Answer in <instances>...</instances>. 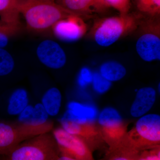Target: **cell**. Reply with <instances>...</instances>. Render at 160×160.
I'll return each mask as SVG.
<instances>
[{
	"mask_svg": "<svg viewBox=\"0 0 160 160\" xmlns=\"http://www.w3.org/2000/svg\"><path fill=\"white\" fill-rule=\"evenodd\" d=\"M17 6L20 14L22 15L26 21L27 29L36 33L52 30L59 21L78 14L55 0H17Z\"/></svg>",
	"mask_w": 160,
	"mask_h": 160,
	"instance_id": "6da1fadb",
	"label": "cell"
},
{
	"mask_svg": "<svg viewBox=\"0 0 160 160\" xmlns=\"http://www.w3.org/2000/svg\"><path fill=\"white\" fill-rule=\"evenodd\" d=\"M53 127V122L49 120L39 122H0V156L6 155L26 140L49 132Z\"/></svg>",
	"mask_w": 160,
	"mask_h": 160,
	"instance_id": "7a4b0ae2",
	"label": "cell"
},
{
	"mask_svg": "<svg viewBox=\"0 0 160 160\" xmlns=\"http://www.w3.org/2000/svg\"><path fill=\"white\" fill-rule=\"evenodd\" d=\"M137 18L129 13L101 19L95 24L92 36L98 45L107 47L137 28Z\"/></svg>",
	"mask_w": 160,
	"mask_h": 160,
	"instance_id": "3957f363",
	"label": "cell"
},
{
	"mask_svg": "<svg viewBox=\"0 0 160 160\" xmlns=\"http://www.w3.org/2000/svg\"><path fill=\"white\" fill-rule=\"evenodd\" d=\"M59 154L53 135L48 132L20 143L5 156L4 160H52Z\"/></svg>",
	"mask_w": 160,
	"mask_h": 160,
	"instance_id": "277c9868",
	"label": "cell"
},
{
	"mask_svg": "<svg viewBox=\"0 0 160 160\" xmlns=\"http://www.w3.org/2000/svg\"><path fill=\"white\" fill-rule=\"evenodd\" d=\"M136 43L138 55L144 61L151 62L160 59L159 21L149 20L141 26Z\"/></svg>",
	"mask_w": 160,
	"mask_h": 160,
	"instance_id": "5b68a950",
	"label": "cell"
},
{
	"mask_svg": "<svg viewBox=\"0 0 160 160\" xmlns=\"http://www.w3.org/2000/svg\"><path fill=\"white\" fill-rule=\"evenodd\" d=\"M52 134L60 154L77 160H94L91 150L82 138L62 128L53 129Z\"/></svg>",
	"mask_w": 160,
	"mask_h": 160,
	"instance_id": "8992f818",
	"label": "cell"
},
{
	"mask_svg": "<svg viewBox=\"0 0 160 160\" xmlns=\"http://www.w3.org/2000/svg\"><path fill=\"white\" fill-rule=\"evenodd\" d=\"M136 131L139 139L133 146L138 151L158 147L160 142V116L157 114L144 115L138 120Z\"/></svg>",
	"mask_w": 160,
	"mask_h": 160,
	"instance_id": "52a82bcc",
	"label": "cell"
},
{
	"mask_svg": "<svg viewBox=\"0 0 160 160\" xmlns=\"http://www.w3.org/2000/svg\"><path fill=\"white\" fill-rule=\"evenodd\" d=\"M99 124L105 134L110 146V152L122 148L124 145L122 138L124 126L119 112L112 107L103 109L98 117Z\"/></svg>",
	"mask_w": 160,
	"mask_h": 160,
	"instance_id": "ba28073f",
	"label": "cell"
},
{
	"mask_svg": "<svg viewBox=\"0 0 160 160\" xmlns=\"http://www.w3.org/2000/svg\"><path fill=\"white\" fill-rule=\"evenodd\" d=\"M52 30L55 36L60 39L73 42L86 34L87 27L80 15L74 14L59 21Z\"/></svg>",
	"mask_w": 160,
	"mask_h": 160,
	"instance_id": "9c48e42d",
	"label": "cell"
},
{
	"mask_svg": "<svg viewBox=\"0 0 160 160\" xmlns=\"http://www.w3.org/2000/svg\"><path fill=\"white\" fill-rule=\"evenodd\" d=\"M36 53L41 62L51 69H60L66 62L65 51L58 43L52 40H44L40 43Z\"/></svg>",
	"mask_w": 160,
	"mask_h": 160,
	"instance_id": "30bf717a",
	"label": "cell"
},
{
	"mask_svg": "<svg viewBox=\"0 0 160 160\" xmlns=\"http://www.w3.org/2000/svg\"><path fill=\"white\" fill-rule=\"evenodd\" d=\"M92 123L87 120L78 118L71 115L69 118L62 120L61 124L62 128L65 131L83 139L91 151L90 136L94 134L95 132Z\"/></svg>",
	"mask_w": 160,
	"mask_h": 160,
	"instance_id": "8fae6325",
	"label": "cell"
},
{
	"mask_svg": "<svg viewBox=\"0 0 160 160\" xmlns=\"http://www.w3.org/2000/svg\"><path fill=\"white\" fill-rule=\"evenodd\" d=\"M156 98V92L152 87H143L139 89L130 108L132 116L139 118L146 114L154 105Z\"/></svg>",
	"mask_w": 160,
	"mask_h": 160,
	"instance_id": "7c38bea8",
	"label": "cell"
},
{
	"mask_svg": "<svg viewBox=\"0 0 160 160\" xmlns=\"http://www.w3.org/2000/svg\"><path fill=\"white\" fill-rule=\"evenodd\" d=\"M64 7L81 15L105 9L108 6L104 0H62Z\"/></svg>",
	"mask_w": 160,
	"mask_h": 160,
	"instance_id": "4fadbf2b",
	"label": "cell"
},
{
	"mask_svg": "<svg viewBox=\"0 0 160 160\" xmlns=\"http://www.w3.org/2000/svg\"><path fill=\"white\" fill-rule=\"evenodd\" d=\"M17 0H0V20L14 26L22 27Z\"/></svg>",
	"mask_w": 160,
	"mask_h": 160,
	"instance_id": "5bb4252c",
	"label": "cell"
},
{
	"mask_svg": "<svg viewBox=\"0 0 160 160\" xmlns=\"http://www.w3.org/2000/svg\"><path fill=\"white\" fill-rule=\"evenodd\" d=\"M61 92L56 87L48 89L42 98V103L46 113L51 116H55L60 111L62 104Z\"/></svg>",
	"mask_w": 160,
	"mask_h": 160,
	"instance_id": "9a60e30c",
	"label": "cell"
},
{
	"mask_svg": "<svg viewBox=\"0 0 160 160\" xmlns=\"http://www.w3.org/2000/svg\"><path fill=\"white\" fill-rule=\"evenodd\" d=\"M29 103L28 94L25 89L20 88L15 90L10 96L7 112L10 115H17L22 112Z\"/></svg>",
	"mask_w": 160,
	"mask_h": 160,
	"instance_id": "2e32d148",
	"label": "cell"
},
{
	"mask_svg": "<svg viewBox=\"0 0 160 160\" xmlns=\"http://www.w3.org/2000/svg\"><path fill=\"white\" fill-rule=\"evenodd\" d=\"M126 72L125 66L115 61L105 62L100 67L101 75L111 82L122 79L126 75Z\"/></svg>",
	"mask_w": 160,
	"mask_h": 160,
	"instance_id": "e0dca14e",
	"label": "cell"
},
{
	"mask_svg": "<svg viewBox=\"0 0 160 160\" xmlns=\"http://www.w3.org/2000/svg\"><path fill=\"white\" fill-rule=\"evenodd\" d=\"M69 108L71 115L78 118L87 120L90 122H93L97 116V110L92 106L72 102L69 105Z\"/></svg>",
	"mask_w": 160,
	"mask_h": 160,
	"instance_id": "ac0fdd59",
	"label": "cell"
},
{
	"mask_svg": "<svg viewBox=\"0 0 160 160\" xmlns=\"http://www.w3.org/2000/svg\"><path fill=\"white\" fill-rule=\"evenodd\" d=\"M22 27L8 24L0 20V48L6 47L9 40L17 34Z\"/></svg>",
	"mask_w": 160,
	"mask_h": 160,
	"instance_id": "d6986e66",
	"label": "cell"
},
{
	"mask_svg": "<svg viewBox=\"0 0 160 160\" xmlns=\"http://www.w3.org/2000/svg\"><path fill=\"white\" fill-rule=\"evenodd\" d=\"M14 65L11 55L3 48H0V76L9 74L14 69Z\"/></svg>",
	"mask_w": 160,
	"mask_h": 160,
	"instance_id": "ffe728a7",
	"label": "cell"
},
{
	"mask_svg": "<svg viewBox=\"0 0 160 160\" xmlns=\"http://www.w3.org/2000/svg\"><path fill=\"white\" fill-rule=\"evenodd\" d=\"M137 7L140 11L152 16L160 13V0H138Z\"/></svg>",
	"mask_w": 160,
	"mask_h": 160,
	"instance_id": "44dd1931",
	"label": "cell"
},
{
	"mask_svg": "<svg viewBox=\"0 0 160 160\" xmlns=\"http://www.w3.org/2000/svg\"><path fill=\"white\" fill-rule=\"evenodd\" d=\"M139 151L133 148H126L109 152L108 160H135Z\"/></svg>",
	"mask_w": 160,
	"mask_h": 160,
	"instance_id": "7402d4cb",
	"label": "cell"
},
{
	"mask_svg": "<svg viewBox=\"0 0 160 160\" xmlns=\"http://www.w3.org/2000/svg\"><path fill=\"white\" fill-rule=\"evenodd\" d=\"M92 87L95 91L99 94H103L109 90L111 86V82L102 77L99 72L93 73Z\"/></svg>",
	"mask_w": 160,
	"mask_h": 160,
	"instance_id": "603a6c76",
	"label": "cell"
},
{
	"mask_svg": "<svg viewBox=\"0 0 160 160\" xmlns=\"http://www.w3.org/2000/svg\"><path fill=\"white\" fill-rule=\"evenodd\" d=\"M108 7L117 10L120 14L129 13L131 0H104Z\"/></svg>",
	"mask_w": 160,
	"mask_h": 160,
	"instance_id": "cb8c5ba5",
	"label": "cell"
},
{
	"mask_svg": "<svg viewBox=\"0 0 160 160\" xmlns=\"http://www.w3.org/2000/svg\"><path fill=\"white\" fill-rule=\"evenodd\" d=\"M139 152L135 160H160V152L158 147L145 149Z\"/></svg>",
	"mask_w": 160,
	"mask_h": 160,
	"instance_id": "d4e9b609",
	"label": "cell"
},
{
	"mask_svg": "<svg viewBox=\"0 0 160 160\" xmlns=\"http://www.w3.org/2000/svg\"><path fill=\"white\" fill-rule=\"evenodd\" d=\"M93 73L89 69L84 68L82 69L79 78L80 85L82 86H87L92 83Z\"/></svg>",
	"mask_w": 160,
	"mask_h": 160,
	"instance_id": "484cf974",
	"label": "cell"
},
{
	"mask_svg": "<svg viewBox=\"0 0 160 160\" xmlns=\"http://www.w3.org/2000/svg\"><path fill=\"white\" fill-rule=\"evenodd\" d=\"M52 160H77L72 158L59 154L56 156Z\"/></svg>",
	"mask_w": 160,
	"mask_h": 160,
	"instance_id": "4316f807",
	"label": "cell"
}]
</instances>
